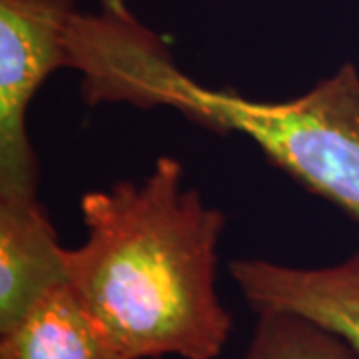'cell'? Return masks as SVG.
I'll return each mask as SVG.
<instances>
[{
	"label": "cell",
	"mask_w": 359,
	"mask_h": 359,
	"mask_svg": "<svg viewBox=\"0 0 359 359\" xmlns=\"http://www.w3.org/2000/svg\"><path fill=\"white\" fill-rule=\"evenodd\" d=\"M80 210L88 236L65 248L66 282L124 359H218L233 327L216 287L226 216L184 188L182 162L162 156Z\"/></svg>",
	"instance_id": "1"
},
{
	"label": "cell",
	"mask_w": 359,
	"mask_h": 359,
	"mask_svg": "<svg viewBox=\"0 0 359 359\" xmlns=\"http://www.w3.org/2000/svg\"><path fill=\"white\" fill-rule=\"evenodd\" d=\"M66 68L80 74L90 106H166L219 134H242L309 192L359 222V68L341 65L313 88L283 102L210 88L180 70L160 34L126 0L76 11L66 32Z\"/></svg>",
	"instance_id": "2"
},
{
	"label": "cell",
	"mask_w": 359,
	"mask_h": 359,
	"mask_svg": "<svg viewBox=\"0 0 359 359\" xmlns=\"http://www.w3.org/2000/svg\"><path fill=\"white\" fill-rule=\"evenodd\" d=\"M76 0H0V205L36 214L40 164L26 116L39 88L66 68Z\"/></svg>",
	"instance_id": "3"
},
{
	"label": "cell",
	"mask_w": 359,
	"mask_h": 359,
	"mask_svg": "<svg viewBox=\"0 0 359 359\" xmlns=\"http://www.w3.org/2000/svg\"><path fill=\"white\" fill-rule=\"evenodd\" d=\"M230 276L254 311H287L330 330L359 355V248L323 268L240 257Z\"/></svg>",
	"instance_id": "4"
},
{
	"label": "cell",
	"mask_w": 359,
	"mask_h": 359,
	"mask_svg": "<svg viewBox=\"0 0 359 359\" xmlns=\"http://www.w3.org/2000/svg\"><path fill=\"white\" fill-rule=\"evenodd\" d=\"M62 282L65 248L46 210L20 214L0 205V335Z\"/></svg>",
	"instance_id": "5"
},
{
	"label": "cell",
	"mask_w": 359,
	"mask_h": 359,
	"mask_svg": "<svg viewBox=\"0 0 359 359\" xmlns=\"http://www.w3.org/2000/svg\"><path fill=\"white\" fill-rule=\"evenodd\" d=\"M0 359H124L84 302L62 282L0 335Z\"/></svg>",
	"instance_id": "6"
},
{
	"label": "cell",
	"mask_w": 359,
	"mask_h": 359,
	"mask_svg": "<svg viewBox=\"0 0 359 359\" xmlns=\"http://www.w3.org/2000/svg\"><path fill=\"white\" fill-rule=\"evenodd\" d=\"M242 359H359L341 337L287 311H257Z\"/></svg>",
	"instance_id": "7"
}]
</instances>
